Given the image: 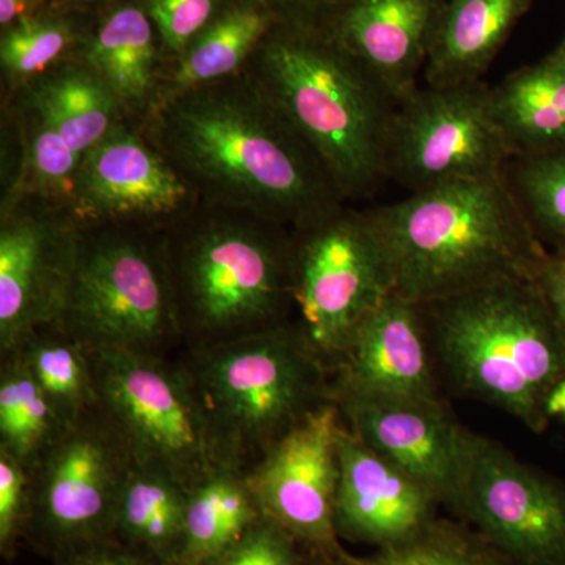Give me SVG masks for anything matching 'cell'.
Here are the masks:
<instances>
[{
    "instance_id": "6da1fadb",
    "label": "cell",
    "mask_w": 565,
    "mask_h": 565,
    "mask_svg": "<svg viewBox=\"0 0 565 565\" xmlns=\"http://www.w3.org/2000/svg\"><path fill=\"white\" fill-rule=\"evenodd\" d=\"M141 129L204 203L255 212L291 232L349 204L247 73L178 96Z\"/></svg>"
},
{
    "instance_id": "7a4b0ae2",
    "label": "cell",
    "mask_w": 565,
    "mask_h": 565,
    "mask_svg": "<svg viewBox=\"0 0 565 565\" xmlns=\"http://www.w3.org/2000/svg\"><path fill=\"white\" fill-rule=\"evenodd\" d=\"M393 292L426 305L508 278H535L548 248L505 180H457L367 210Z\"/></svg>"
},
{
    "instance_id": "3957f363",
    "label": "cell",
    "mask_w": 565,
    "mask_h": 565,
    "mask_svg": "<svg viewBox=\"0 0 565 565\" xmlns=\"http://www.w3.org/2000/svg\"><path fill=\"white\" fill-rule=\"evenodd\" d=\"M291 243L255 212L204 202L163 230L184 352L294 322Z\"/></svg>"
},
{
    "instance_id": "277c9868",
    "label": "cell",
    "mask_w": 565,
    "mask_h": 565,
    "mask_svg": "<svg viewBox=\"0 0 565 565\" xmlns=\"http://www.w3.org/2000/svg\"><path fill=\"white\" fill-rule=\"evenodd\" d=\"M245 73L313 148L345 202L374 195L388 178L397 106L329 33L277 24Z\"/></svg>"
},
{
    "instance_id": "5b68a950",
    "label": "cell",
    "mask_w": 565,
    "mask_h": 565,
    "mask_svg": "<svg viewBox=\"0 0 565 565\" xmlns=\"http://www.w3.org/2000/svg\"><path fill=\"white\" fill-rule=\"evenodd\" d=\"M422 310L451 384L544 433L546 397L565 379V341L535 278L489 282Z\"/></svg>"
},
{
    "instance_id": "8992f818",
    "label": "cell",
    "mask_w": 565,
    "mask_h": 565,
    "mask_svg": "<svg viewBox=\"0 0 565 565\" xmlns=\"http://www.w3.org/2000/svg\"><path fill=\"white\" fill-rule=\"evenodd\" d=\"M218 468L245 475L332 401V370L296 322L181 355Z\"/></svg>"
},
{
    "instance_id": "52a82bcc",
    "label": "cell",
    "mask_w": 565,
    "mask_h": 565,
    "mask_svg": "<svg viewBox=\"0 0 565 565\" xmlns=\"http://www.w3.org/2000/svg\"><path fill=\"white\" fill-rule=\"evenodd\" d=\"M55 326L93 352L181 356L163 230L81 226L76 273Z\"/></svg>"
},
{
    "instance_id": "ba28073f",
    "label": "cell",
    "mask_w": 565,
    "mask_h": 565,
    "mask_svg": "<svg viewBox=\"0 0 565 565\" xmlns=\"http://www.w3.org/2000/svg\"><path fill=\"white\" fill-rule=\"evenodd\" d=\"M294 322L332 367L393 292L392 273L366 211L344 204L291 243Z\"/></svg>"
},
{
    "instance_id": "9c48e42d",
    "label": "cell",
    "mask_w": 565,
    "mask_h": 565,
    "mask_svg": "<svg viewBox=\"0 0 565 565\" xmlns=\"http://www.w3.org/2000/svg\"><path fill=\"white\" fill-rule=\"evenodd\" d=\"M90 352L98 405L137 463L166 471L188 489L217 470L181 356Z\"/></svg>"
},
{
    "instance_id": "30bf717a",
    "label": "cell",
    "mask_w": 565,
    "mask_h": 565,
    "mask_svg": "<svg viewBox=\"0 0 565 565\" xmlns=\"http://www.w3.org/2000/svg\"><path fill=\"white\" fill-rule=\"evenodd\" d=\"M134 457L99 405L68 424L31 468L24 542L55 557L110 537L115 508Z\"/></svg>"
},
{
    "instance_id": "8fae6325",
    "label": "cell",
    "mask_w": 565,
    "mask_h": 565,
    "mask_svg": "<svg viewBox=\"0 0 565 565\" xmlns=\"http://www.w3.org/2000/svg\"><path fill=\"white\" fill-rule=\"evenodd\" d=\"M452 512L508 565H565V484L471 433Z\"/></svg>"
},
{
    "instance_id": "7c38bea8",
    "label": "cell",
    "mask_w": 565,
    "mask_h": 565,
    "mask_svg": "<svg viewBox=\"0 0 565 565\" xmlns=\"http://www.w3.org/2000/svg\"><path fill=\"white\" fill-rule=\"evenodd\" d=\"M511 161L482 82L427 87L422 84L394 110L386 174L411 192L444 182L494 177Z\"/></svg>"
},
{
    "instance_id": "4fadbf2b",
    "label": "cell",
    "mask_w": 565,
    "mask_h": 565,
    "mask_svg": "<svg viewBox=\"0 0 565 565\" xmlns=\"http://www.w3.org/2000/svg\"><path fill=\"white\" fill-rule=\"evenodd\" d=\"M79 243L65 203L40 195L0 203V353L62 318Z\"/></svg>"
},
{
    "instance_id": "5bb4252c",
    "label": "cell",
    "mask_w": 565,
    "mask_h": 565,
    "mask_svg": "<svg viewBox=\"0 0 565 565\" xmlns=\"http://www.w3.org/2000/svg\"><path fill=\"white\" fill-rule=\"evenodd\" d=\"M341 427L338 405L322 404L244 475L264 515L308 548L333 556L348 555L334 527Z\"/></svg>"
},
{
    "instance_id": "9a60e30c",
    "label": "cell",
    "mask_w": 565,
    "mask_h": 565,
    "mask_svg": "<svg viewBox=\"0 0 565 565\" xmlns=\"http://www.w3.org/2000/svg\"><path fill=\"white\" fill-rule=\"evenodd\" d=\"M200 202L141 126L125 121L82 159L68 207L79 226L166 230Z\"/></svg>"
},
{
    "instance_id": "2e32d148",
    "label": "cell",
    "mask_w": 565,
    "mask_h": 565,
    "mask_svg": "<svg viewBox=\"0 0 565 565\" xmlns=\"http://www.w3.org/2000/svg\"><path fill=\"white\" fill-rule=\"evenodd\" d=\"M332 401L355 437L407 471L452 511L471 433L456 422L440 397L337 394Z\"/></svg>"
},
{
    "instance_id": "e0dca14e",
    "label": "cell",
    "mask_w": 565,
    "mask_h": 565,
    "mask_svg": "<svg viewBox=\"0 0 565 565\" xmlns=\"http://www.w3.org/2000/svg\"><path fill=\"white\" fill-rule=\"evenodd\" d=\"M340 479L334 500L338 537L386 548L437 519V498L344 426L338 438Z\"/></svg>"
},
{
    "instance_id": "ac0fdd59",
    "label": "cell",
    "mask_w": 565,
    "mask_h": 565,
    "mask_svg": "<svg viewBox=\"0 0 565 565\" xmlns=\"http://www.w3.org/2000/svg\"><path fill=\"white\" fill-rule=\"evenodd\" d=\"M422 307L392 292L330 367L332 397H438Z\"/></svg>"
},
{
    "instance_id": "d6986e66",
    "label": "cell",
    "mask_w": 565,
    "mask_h": 565,
    "mask_svg": "<svg viewBox=\"0 0 565 565\" xmlns=\"http://www.w3.org/2000/svg\"><path fill=\"white\" fill-rule=\"evenodd\" d=\"M444 0H345L327 33L399 106L422 87Z\"/></svg>"
},
{
    "instance_id": "ffe728a7",
    "label": "cell",
    "mask_w": 565,
    "mask_h": 565,
    "mask_svg": "<svg viewBox=\"0 0 565 565\" xmlns=\"http://www.w3.org/2000/svg\"><path fill=\"white\" fill-rule=\"evenodd\" d=\"M77 61L109 88L126 121L148 120L167 70L161 36L141 0H120L93 14Z\"/></svg>"
},
{
    "instance_id": "44dd1931",
    "label": "cell",
    "mask_w": 565,
    "mask_h": 565,
    "mask_svg": "<svg viewBox=\"0 0 565 565\" xmlns=\"http://www.w3.org/2000/svg\"><path fill=\"white\" fill-rule=\"evenodd\" d=\"M533 0H444L424 66L427 87L482 82Z\"/></svg>"
},
{
    "instance_id": "7402d4cb",
    "label": "cell",
    "mask_w": 565,
    "mask_h": 565,
    "mask_svg": "<svg viewBox=\"0 0 565 565\" xmlns=\"http://www.w3.org/2000/svg\"><path fill=\"white\" fill-rule=\"evenodd\" d=\"M490 114L511 159L565 151V55L552 52L489 88Z\"/></svg>"
},
{
    "instance_id": "603a6c76",
    "label": "cell",
    "mask_w": 565,
    "mask_h": 565,
    "mask_svg": "<svg viewBox=\"0 0 565 565\" xmlns=\"http://www.w3.org/2000/svg\"><path fill=\"white\" fill-rule=\"evenodd\" d=\"M277 24V17L262 0H230L170 63L152 111L184 93L245 73L259 44Z\"/></svg>"
},
{
    "instance_id": "cb8c5ba5",
    "label": "cell",
    "mask_w": 565,
    "mask_h": 565,
    "mask_svg": "<svg viewBox=\"0 0 565 565\" xmlns=\"http://www.w3.org/2000/svg\"><path fill=\"white\" fill-rule=\"evenodd\" d=\"M191 489L134 460L115 508L110 537L180 565Z\"/></svg>"
},
{
    "instance_id": "d4e9b609",
    "label": "cell",
    "mask_w": 565,
    "mask_h": 565,
    "mask_svg": "<svg viewBox=\"0 0 565 565\" xmlns=\"http://www.w3.org/2000/svg\"><path fill=\"white\" fill-rule=\"evenodd\" d=\"M264 515L244 475L217 468L191 489L180 565H206Z\"/></svg>"
},
{
    "instance_id": "484cf974",
    "label": "cell",
    "mask_w": 565,
    "mask_h": 565,
    "mask_svg": "<svg viewBox=\"0 0 565 565\" xmlns=\"http://www.w3.org/2000/svg\"><path fill=\"white\" fill-rule=\"evenodd\" d=\"M54 117L81 159L126 121L109 88L77 58L24 85Z\"/></svg>"
},
{
    "instance_id": "4316f807",
    "label": "cell",
    "mask_w": 565,
    "mask_h": 565,
    "mask_svg": "<svg viewBox=\"0 0 565 565\" xmlns=\"http://www.w3.org/2000/svg\"><path fill=\"white\" fill-rule=\"evenodd\" d=\"M92 18L50 9L0 31L2 99L76 58Z\"/></svg>"
},
{
    "instance_id": "83f0119b",
    "label": "cell",
    "mask_w": 565,
    "mask_h": 565,
    "mask_svg": "<svg viewBox=\"0 0 565 565\" xmlns=\"http://www.w3.org/2000/svg\"><path fill=\"white\" fill-rule=\"evenodd\" d=\"M11 351L21 356L63 422L73 423L98 405L90 349L61 327H41Z\"/></svg>"
},
{
    "instance_id": "f1b7e54d",
    "label": "cell",
    "mask_w": 565,
    "mask_h": 565,
    "mask_svg": "<svg viewBox=\"0 0 565 565\" xmlns=\"http://www.w3.org/2000/svg\"><path fill=\"white\" fill-rule=\"evenodd\" d=\"M0 449L33 467L68 427L17 351L0 353Z\"/></svg>"
},
{
    "instance_id": "f546056e",
    "label": "cell",
    "mask_w": 565,
    "mask_h": 565,
    "mask_svg": "<svg viewBox=\"0 0 565 565\" xmlns=\"http://www.w3.org/2000/svg\"><path fill=\"white\" fill-rule=\"evenodd\" d=\"M504 173L541 243L565 253V151L511 159Z\"/></svg>"
},
{
    "instance_id": "4dcf8cb0",
    "label": "cell",
    "mask_w": 565,
    "mask_h": 565,
    "mask_svg": "<svg viewBox=\"0 0 565 565\" xmlns=\"http://www.w3.org/2000/svg\"><path fill=\"white\" fill-rule=\"evenodd\" d=\"M351 565H508L492 545L467 523L435 519L414 537L375 550L367 557H349Z\"/></svg>"
},
{
    "instance_id": "1f68e13d",
    "label": "cell",
    "mask_w": 565,
    "mask_h": 565,
    "mask_svg": "<svg viewBox=\"0 0 565 565\" xmlns=\"http://www.w3.org/2000/svg\"><path fill=\"white\" fill-rule=\"evenodd\" d=\"M230 0H141L161 36L167 68L188 50ZM167 71V70H166Z\"/></svg>"
},
{
    "instance_id": "d6a6232c",
    "label": "cell",
    "mask_w": 565,
    "mask_h": 565,
    "mask_svg": "<svg viewBox=\"0 0 565 565\" xmlns=\"http://www.w3.org/2000/svg\"><path fill=\"white\" fill-rule=\"evenodd\" d=\"M310 552L285 527L262 515L236 544L206 565H307Z\"/></svg>"
},
{
    "instance_id": "836d02e7",
    "label": "cell",
    "mask_w": 565,
    "mask_h": 565,
    "mask_svg": "<svg viewBox=\"0 0 565 565\" xmlns=\"http://www.w3.org/2000/svg\"><path fill=\"white\" fill-rule=\"evenodd\" d=\"M32 470L0 449V555L11 561L24 542L31 512Z\"/></svg>"
},
{
    "instance_id": "e575fe53",
    "label": "cell",
    "mask_w": 565,
    "mask_h": 565,
    "mask_svg": "<svg viewBox=\"0 0 565 565\" xmlns=\"http://www.w3.org/2000/svg\"><path fill=\"white\" fill-rule=\"evenodd\" d=\"M54 565H177L148 555L114 537H104L52 557Z\"/></svg>"
},
{
    "instance_id": "d590c367",
    "label": "cell",
    "mask_w": 565,
    "mask_h": 565,
    "mask_svg": "<svg viewBox=\"0 0 565 565\" xmlns=\"http://www.w3.org/2000/svg\"><path fill=\"white\" fill-rule=\"evenodd\" d=\"M280 24L327 31L345 0H262Z\"/></svg>"
},
{
    "instance_id": "8d00e7d4",
    "label": "cell",
    "mask_w": 565,
    "mask_h": 565,
    "mask_svg": "<svg viewBox=\"0 0 565 565\" xmlns=\"http://www.w3.org/2000/svg\"><path fill=\"white\" fill-rule=\"evenodd\" d=\"M535 281L544 294L565 341V253L550 252Z\"/></svg>"
},
{
    "instance_id": "74e56055",
    "label": "cell",
    "mask_w": 565,
    "mask_h": 565,
    "mask_svg": "<svg viewBox=\"0 0 565 565\" xmlns=\"http://www.w3.org/2000/svg\"><path fill=\"white\" fill-rule=\"evenodd\" d=\"M51 9V0H0V31Z\"/></svg>"
},
{
    "instance_id": "f35d334b",
    "label": "cell",
    "mask_w": 565,
    "mask_h": 565,
    "mask_svg": "<svg viewBox=\"0 0 565 565\" xmlns=\"http://www.w3.org/2000/svg\"><path fill=\"white\" fill-rule=\"evenodd\" d=\"M120 0H51V9L68 13L96 14Z\"/></svg>"
},
{
    "instance_id": "ab89813d",
    "label": "cell",
    "mask_w": 565,
    "mask_h": 565,
    "mask_svg": "<svg viewBox=\"0 0 565 565\" xmlns=\"http://www.w3.org/2000/svg\"><path fill=\"white\" fill-rule=\"evenodd\" d=\"M545 415L548 422H565V379L557 382L546 397Z\"/></svg>"
},
{
    "instance_id": "60d3db41",
    "label": "cell",
    "mask_w": 565,
    "mask_h": 565,
    "mask_svg": "<svg viewBox=\"0 0 565 565\" xmlns=\"http://www.w3.org/2000/svg\"><path fill=\"white\" fill-rule=\"evenodd\" d=\"M349 557H351L349 553L345 556H333L311 550L307 565H351Z\"/></svg>"
},
{
    "instance_id": "b9f144b4",
    "label": "cell",
    "mask_w": 565,
    "mask_h": 565,
    "mask_svg": "<svg viewBox=\"0 0 565 565\" xmlns=\"http://www.w3.org/2000/svg\"><path fill=\"white\" fill-rule=\"evenodd\" d=\"M557 51H559L561 54L565 55V39H564L563 43L559 44V47H557Z\"/></svg>"
}]
</instances>
